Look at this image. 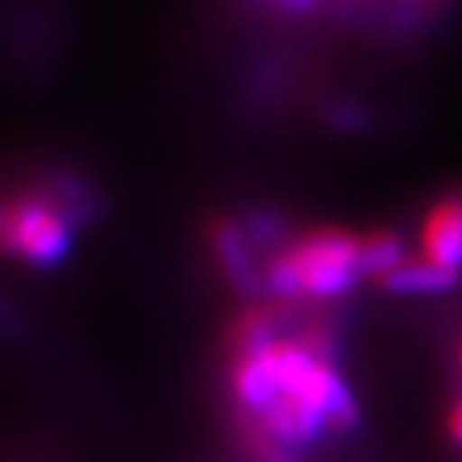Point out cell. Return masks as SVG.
I'll return each instance as SVG.
<instances>
[{"mask_svg":"<svg viewBox=\"0 0 462 462\" xmlns=\"http://www.w3.org/2000/svg\"><path fill=\"white\" fill-rule=\"evenodd\" d=\"M360 235L321 226L303 231L264 267V289L276 298H337L357 282Z\"/></svg>","mask_w":462,"mask_h":462,"instance_id":"obj_1","label":"cell"},{"mask_svg":"<svg viewBox=\"0 0 462 462\" xmlns=\"http://www.w3.org/2000/svg\"><path fill=\"white\" fill-rule=\"evenodd\" d=\"M0 237H4L6 253L18 255L27 264L49 267L67 255L72 231L67 214L49 196L24 192L4 205Z\"/></svg>","mask_w":462,"mask_h":462,"instance_id":"obj_2","label":"cell"},{"mask_svg":"<svg viewBox=\"0 0 462 462\" xmlns=\"http://www.w3.org/2000/svg\"><path fill=\"white\" fill-rule=\"evenodd\" d=\"M420 255L441 267L462 264V192L439 199L420 223Z\"/></svg>","mask_w":462,"mask_h":462,"instance_id":"obj_3","label":"cell"},{"mask_svg":"<svg viewBox=\"0 0 462 462\" xmlns=\"http://www.w3.org/2000/svg\"><path fill=\"white\" fill-rule=\"evenodd\" d=\"M459 280V271H450V267H441L430 258H402L400 264L391 267L387 273L378 276V285L391 294H436V291H448L454 289Z\"/></svg>","mask_w":462,"mask_h":462,"instance_id":"obj_4","label":"cell"},{"mask_svg":"<svg viewBox=\"0 0 462 462\" xmlns=\"http://www.w3.org/2000/svg\"><path fill=\"white\" fill-rule=\"evenodd\" d=\"M210 240H214V249L219 255L223 271L231 276V282H235L240 291L264 289V282L258 280L255 271H253L249 249L244 244V237H240V228L231 223V219H217L214 228H210Z\"/></svg>","mask_w":462,"mask_h":462,"instance_id":"obj_5","label":"cell"},{"mask_svg":"<svg viewBox=\"0 0 462 462\" xmlns=\"http://www.w3.org/2000/svg\"><path fill=\"white\" fill-rule=\"evenodd\" d=\"M231 391H235V396L244 409L258 414L273 402L276 384H273V378L267 375L262 357L240 355V357H235V364H231Z\"/></svg>","mask_w":462,"mask_h":462,"instance_id":"obj_6","label":"cell"},{"mask_svg":"<svg viewBox=\"0 0 462 462\" xmlns=\"http://www.w3.org/2000/svg\"><path fill=\"white\" fill-rule=\"evenodd\" d=\"M402 240L387 228H373L360 235V271L369 276H382L402 262Z\"/></svg>","mask_w":462,"mask_h":462,"instance_id":"obj_7","label":"cell"},{"mask_svg":"<svg viewBox=\"0 0 462 462\" xmlns=\"http://www.w3.org/2000/svg\"><path fill=\"white\" fill-rule=\"evenodd\" d=\"M448 430H450V436H454L457 441H462V400L457 402V409L450 411V418H448Z\"/></svg>","mask_w":462,"mask_h":462,"instance_id":"obj_8","label":"cell"},{"mask_svg":"<svg viewBox=\"0 0 462 462\" xmlns=\"http://www.w3.org/2000/svg\"><path fill=\"white\" fill-rule=\"evenodd\" d=\"M285 4H307V0H285Z\"/></svg>","mask_w":462,"mask_h":462,"instance_id":"obj_9","label":"cell"},{"mask_svg":"<svg viewBox=\"0 0 462 462\" xmlns=\"http://www.w3.org/2000/svg\"><path fill=\"white\" fill-rule=\"evenodd\" d=\"M459 364H462V343H459Z\"/></svg>","mask_w":462,"mask_h":462,"instance_id":"obj_10","label":"cell"}]
</instances>
